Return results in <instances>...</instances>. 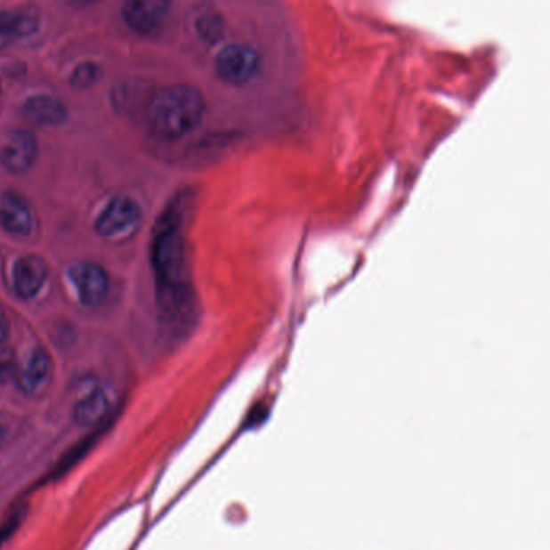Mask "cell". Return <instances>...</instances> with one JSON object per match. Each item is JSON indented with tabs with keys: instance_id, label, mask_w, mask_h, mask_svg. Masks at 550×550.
<instances>
[{
	"instance_id": "6da1fadb",
	"label": "cell",
	"mask_w": 550,
	"mask_h": 550,
	"mask_svg": "<svg viewBox=\"0 0 550 550\" xmlns=\"http://www.w3.org/2000/svg\"><path fill=\"white\" fill-rule=\"evenodd\" d=\"M206 107V97L198 87L188 85L164 87L149 103V123L158 138L174 141L198 128Z\"/></svg>"
},
{
	"instance_id": "7a4b0ae2",
	"label": "cell",
	"mask_w": 550,
	"mask_h": 550,
	"mask_svg": "<svg viewBox=\"0 0 550 550\" xmlns=\"http://www.w3.org/2000/svg\"><path fill=\"white\" fill-rule=\"evenodd\" d=\"M184 200L168 208L162 216L155 232L154 257L155 273L158 276V286H188V260H186V241L181 232Z\"/></svg>"
},
{
	"instance_id": "3957f363",
	"label": "cell",
	"mask_w": 550,
	"mask_h": 550,
	"mask_svg": "<svg viewBox=\"0 0 550 550\" xmlns=\"http://www.w3.org/2000/svg\"><path fill=\"white\" fill-rule=\"evenodd\" d=\"M158 305L162 328L166 337L181 339L190 335L198 321L196 295L190 284L188 286H158Z\"/></svg>"
},
{
	"instance_id": "277c9868",
	"label": "cell",
	"mask_w": 550,
	"mask_h": 550,
	"mask_svg": "<svg viewBox=\"0 0 550 550\" xmlns=\"http://www.w3.org/2000/svg\"><path fill=\"white\" fill-rule=\"evenodd\" d=\"M260 69L262 55L249 44H228L216 55V75L232 86L247 85L257 77Z\"/></svg>"
},
{
	"instance_id": "5b68a950",
	"label": "cell",
	"mask_w": 550,
	"mask_h": 550,
	"mask_svg": "<svg viewBox=\"0 0 550 550\" xmlns=\"http://www.w3.org/2000/svg\"><path fill=\"white\" fill-rule=\"evenodd\" d=\"M142 222V210L136 200L120 196L103 208L95 222V231L110 241H125L138 231Z\"/></svg>"
},
{
	"instance_id": "8992f818",
	"label": "cell",
	"mask_w": 550,
	"mask_h": 550,
	"mask_svg": "<svg viewBox=\"0 0 550 550\" xmlns=\"http://www.w3.org/2000/svg\"><path fill=\"white\" fill-rule=\"evenodd\" d=\"M69 278L85 307L97 309L102 305L109 291V278L102 267L93 262H81L69 270Z\"/></svg>"
},
{
	"instance_id": "52a82bcc",
	"label": "cell",
	"mask_w": 550,
	"mask_h": 550,
	"mask_svg": "<svg viewBox=\"0 0 550 550\" xmlns=\"http://www.w3.org/2000/svg\"><path fill=\"white\" fill-rule=\"evenodd\" d=\"M51 355L43 347H36L28 353L17 373L18 389L28 397H41L51 386Z\"/></svg>"
},
{
	"instance_id": "ba28073f",
	"label": "cell",
	"mask_w": 550,
	"mask_h": 550,
	"mask_svg": "<svg viewBox=\"0 0 550 550\" xmlns=\"http://www.w3.org/2000/svg\"><path fill=\"white\" fill-rule=\"evenodd\" d=\"M36 157H37V141L25 129H17L10 133L0 147V162L9 172H28L35 164Z\"/></svg>"
},
{
	"instance_id": "9c48e42d",
	"label": "cell",
	"mask_w": 550,
	"mask_h": 550,
	"mask_svg": "<svg viewBox=\"0 0 550 550\" xmlns=\"http://www.w3.org/2000/svg\"><path fill=\"white\" fill-rule=\"evenodd\" d=\"M168 10L170 4L164 0H136L125 5L123 18L139 35H150L162 26Z\"/></svg>"
},
{
	"instance_id": "30bf717a",
	"label": "cell",
	"mask_w": 550,
	"mask_h": 550,
	"mask_svg": "<svg viewBox=\"0 0 550 550\" xmlns=\"http://www.w3.org/2000/svg\"><path fill=\"white\" fill-rule=\"evenodd\" d=\"M33 212L25 198L15 192L0 194V224L18 236H26L33 230Z\"/></svg>"
},
{
	"instance_id": "8fae6325",
	"label": "cell",
	"mask_w": 550,
	"mask_h": 550,
	"mask_svg": "<svg viewBox=\"0 0 550 550\" xmlns=\"http://www.w3.org/2000/svg\"><path fill=\"white\" fill-rule=\"evenodd\" d=\"M112 399L105 389H93L75 405L73 418L77 426L99 428L110 420Z\"/></svg>"
},
{
	"instance_id": "7c38bea8",
	"label": "cell",
	"mask_w": 550,
	"mask_h": 550,
	"mask_svg": "<svg viewBox=\"0 0 550 550\" xmlns=\"http://www.w3.org/2000/svg\"><path fill=\"white\" fill-rule=\"evenodd\" d=\"M47 278V267L43 258L37 255H26L15 263L13 268V286L18 295L33 299L43 289Z\"/></svg>"
},
{
	"instance_id": "4fadbf2b",
	"label": "cell",
	"mask_w": 550,
	"mask_h": 550,
	"mask_svg": "<svg viewBox=\"0 0 550 550\" xmlns=\"http://www.w3.org/2000/svg\"><path fill=\"white\" fill-rule=\"evenodd\" d=\"M26 120L35 125H59L67 118V110L61 101L49 95H36L23 105Z\"/></svg>"
},
{
	"instance_id": "5bb4252c",
	"label": "cell",
	"mask_w": 550,
	"mask_h": 550,
	"mask_svg": "<svg viewBox=\"0 0 550 550\" xmlns=\"http://www.w3.org/2000/svg\"><path fill=\"white\" fill-rule=\"evenodd\" d=\"M37 28V18L28 12H0V49L9 47L18 37L31 35Z\"/></svg>"
},
{
	"instance_id": "9a60e30c",
	"label": "cell",
	"mask_w": 550,
	"mask_h": 550,
	"mask_svg": "<svg viewBox=\"0 0 550 550\" xmlns=\"http://www.w3.org/2000/svg\"><path fill=\"white\" fill-rule=\"evenodd\" d=\"M105 430H107L105 425L99 426V428H95L94 433H93L89 438L85 439L81 444H77L75 448L71 449L69 454L63 457L61 462H59V465L55 466V470H53V473H52V478H57V476H61V474L67 473L71 466H75L83 457L86 456L91 449L94 448L97 439L102 436V433Z\"/></svg>"
},
{
	"instance_id": "2e32d148",
	"label": "cell",
	"mask_w": 550,
	"mask_h": 550,
	"mask_svg": "<svg viewBox=\"0 0 550 550\" xmlns=\"http://www.w3.org/2000/svg\"><path fill=\"white\" fill-rule=\"evenodd\" d=\"M198 36L206 41V43L214 44L222 39L224 33V23L222 17H218L215 13H210L206 17L198 18Z\"/></svg>"
},
{
	"instance_id": "e0dca14e",
	"label": "cell",
	"mask_w": 550,
	"mask_h": 550,
	"mask_svg": "<svg viewBox=\"0 0 550 550\" xmlns=\"http://www.w3.org/2000/svg\"><path fill=\"white\" fill-rule=\"evenodd\" d=\"M99 75H101V69L95 63L79 65L71 77V85L77 89H86V87L94 85L95 81L99 79Z\"/></svg>"
},
{
	"instance_id": "ac0fdd59",
	"label": "cell",
	"mask_w": 550,
	"mask_h": 550,
	"mask_svg": "<svg viewBox=\"0 0 550 550\" xmlns=\"http://www.w3.org/2000/svg\"><path fill=\"white\" fill-rule=\"evenodd\" d=\"M20 520H21V514H20V510H17L9 522H5V525L0 528V546H2V542L9 538L10 534L13 533V530L17 528Z\"/></svg>"
},
{
	"instance_id": "d6986e66",
	"label": "cell",
	"mask_w": 550,
	"mask_h": 550,
	"mask_svg": "<svg viewBox=\"0 0 550 550\" xmlns=\"http://www.w3.org/2000/svg\"><path fill=\"white\" fill-rule=\"evenodd\" d=\"M10 333V321L4 310H0V345L7 341Z\"/></svg>"
},
{
	"instance_id": "ffe728a7",
	"label": "cell",
	"mask_w": 550,
	"mask_h": 550,
	"mask_svg": "<svg viewBox=\"0 0 550 550\" xmlns=\"http://www.w3.org/2000/svg\"><path fill=\"white\" fill-rule=\"evenodd\" d=\"M5 438H7V430L0 425V448L4 446V442H5Z\"/></svg>"
}]
</instances>
